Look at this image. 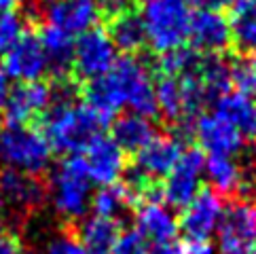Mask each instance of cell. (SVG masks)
<instances>
[{
    "mask_svg": "<svg viewBox=\"0 0 256 254\" xmlns=\"http://www.w3.org/2000/svg\"><path fill=\"white\" fill-rule=\"evenodd\" d=\"M104 125L106 121L98 116L87 104H78L74 100L53 102L44 112L42 136L53 150L78 155L96 136H100Z\"/></svg>",
    "mask_w": 256,
    "mask_h": 254,
    "instance_id": "cell-1",
    "label": "cell"
},
{
    "mask_svg": "<svg viewBox=\"0 0 256 254\" xmlns=\"http://www.w3.org/2000/svg\"><path fill=\"white\" fill-rule=\"evenodd\" d=\"M188 0H142L140 17L146 32V42L157 51L168 53L184 47L190 24Z\"/></svg>",
    "mask_w": 256,
    "mask_h": 254,
    "instance_id": "cell-2",
    "label": "cell"
},
{
    "mask_svg": "<svg viewBox=\"0 0 256 254\" xmlns=\"http://www.w3.org/2000/svg\"><path fill=\"white\" fill-rule=\"evenodd\" d=\"M91 178L83 155H68L49 178L51 206L64 220H83L91 208Z\"/></svg>",
    "mask_w": 256,
    "mask_h": 254,
    "instance_id": "cell-3",
    "label": "cell"
},
{
    "mask_svg": "<svg viewBox=\"0 0 256 254\" xmlns=\"http://www.w3.org/2000/svg\"><path fill=\"white\" fill-rule=\"evenodd\" d=\"M53 148L40 130L30 125H4L0 130V161L8 170L36 176L51 163Z\"/></svg>",
    "mask_w": 256,
    "mask_h": 254,
    "instance_id": "cell-4",
    "label": "cell"
},
{
    "mask_svg": "<svg viewBox=\"0 0 256 254\" xmlns=\"http://www.w3.org/2000/svg\"><path fill=\"white\" fill-rule=\"evenodd\" d=\"M110 74L118 83V89H121V94L125 98V106H130L132 112L148 116V119L152 114H159L152 76L142 60L134 56L118 58L110 70Z\"/></svg>",
    "mask_w": 256,
    "mask_h": 254,
    "instance_id": "cell-5",
    "label": "cell"
},
{
    "mask_svg": "<svg viewBox=\"0 0 256 254\" xmlns=\"http://www.w3.org/2000/svg\"><path fill=\"white\" fill-rule=\"evenodd\" d=\"M206 172V155L199 148H184L176 168L166 176L159 188L161 202L170 208H186L201 190V180Z\"/></svg>",
    "mask_w": 256,
    "mask_h": 254,
    "instance_id": "cell-6",
    "label": "cell"
},
{
    "mask_svg": "<svg viewBox=\"0 0 256 254\" xmlns=\"http://www.w3.org/2000/svg\"><path fill=\"white\" fill-rule=\"evenodd\" d=\"M256 246V202L240 199L224 208L218 226L220 254H254Z\"/></svg>",
    "mask_w": 256,
    "mask_h": 254,
    "instance_id": "cell-7",
    "label": "cell"
},
{
    "mask_svg": "<svg viewBox=\"0 0 256 254\" xmlns=\"http://www.w3.org/2000/svg\"><path fill=\"white\" fill-rule=\"evenodd\" d=\"M118 60V51L104 28H91L74 40L72 68L83 80H96L108 74Z\"/></svg>",
    "mask_w": 256,
    "mask_h": 254,
    "instance_id": "cell-8",
    "label": "cell"
},
{
    "mask_svg": "<svg viewBox=\"0 0 256 254\" xmlns=\"http://www.w3.org/2000/svg\"><path fill=\"white\" fill-rule=\"evenodd\" d=\"M224 216L222 195L212 188H201L186 208H182V216L178 218L180 231L186 240L208 242L212 235L218 233V226Z\"/></svg>",
    "mask_w": 256,
    "mask_h": 254,
    "instance_id": "cell-9",
    "label": "cell"
},
{
    "mask_svg": "<svg viewBox=\"0 0 256 254\" xmlns=\"http://www.w3.org/2000/svg\"><path fill=\"white\" fill-rule=\"evenodd\" d=\"M2 70L17 83L42 80V76L49 72V62L38 34L24 32L22 38L2 56Z\"/></svg>",
    "mask_w": 256,
    "mask_h": 254,
    "instance_id": "cell-10",
    "label": "cell"
},
{
    "mask_svg": "<svg viewBox=\"0 0 256 254\" xmlns=\"http://www.w3.org/2000/svg\"><path fill=\"white\" fill-rule=\"evenodd\" d=\"M83 161L91 182L100 186L116 184L125 174V152L110 136H96L83 150Z\"/></svg>",
    "mask_w": 256,
    "mask_h": 254,
    "instance_id": "cell-11",
    "label": "cell"
},
{
    "mask_svg": "<svg viewBox=\"0 0 256 254\" xmlns=\"http://www.w3.org/2000/svg\"><path fill=\"white\" fill-rule=\"evenodd\" d=\"M188 42L201 56H218L231 44V26L222 11H204L190 15L188 24Z\"/></svg>",
    "mask_w": 256,
    "mask_h": 254,
    "instance_id": "cell-12",
    "label": "cell"
},
{
    "mask_svg": "<svg viewBox=\"0 0 256 254\" xmlns=\"http://www.w3.org/2000/svg\"><path fill=\"white\" fill-rule=\"evenodd\" d=\"M136 231L154 248H159L174 244L180 226L172 208H168L159 197H146L136 212Z\"/></svg>",
    "mask_w": 256,
    "mask_h": 254,
    "instance_id": "cell-13",
    "label": "cell"
},
{
    "mask_svg": "<svg viewBox=\"0 0 256 254\" xmlns=\"http://www.w3.org/2000/svg\"><path fill=\"white\" fill-rule=\"evenodd\" d=\"M195 138L208 155L235 157L246 146V138L216 112H201L195 119Z\"/></svg>",
    "mask_w": 256,
    "mask_h": 254,
    "instance_id": "cell-14",
    "label": "cell"
},
{
    "mask_svg": "<svg viewBox=\"0 0 256 254\" xmlns=\"http://www.w3.org/2000/svg\"><path fill=\"white\" fill-rule=\"evenodd\" d=\"M53 104V87L44 80L20 83L11 89L8 102L4 106V116L8 125H28L30 119L44 114Z\"/></svg>",
    "mask_w": 256,
    "mask_h": 254,
    "instance_id": "cell-15",
    "label": "cell"
},
{
    "mask_svg": "<svg viewBox=\"0 0 256 254\" xmlns=\"http://www.w3.org/2000/svg\"><path fill=\"white\" fill-rule=\"evenodd\" d=\"M182 152H184V146L176 136H157L136 157V176L142 182L166 178L176 168Z\"/></svg>",
    "mask_w": 256,
    "mask_h": 254,
    "instance_id": "cell-16",
    "label": "cell"
},
{
    "mask_svg": "<svg viewBox=\"0 0 256 254\" xmlns=\"http://www.w3.org/2000/svg\"><path fill=\"white\" fill-rule=\"evenodd\" d=\"M100 13L102 11L96 0H56L47 6V24L70 36H80L96 28Z\"/></svg>",
    "mask_w": 256,
    "mask_h": 254,
    "instance_id": "cell-17",
    "label": "cell"
},
{
    "mask_svg": "<svg viewBox=\"0 0 256 254\" xmlns=\"http://www.w3.org/2000/svg\"><path fill=\"white\" fill-rule=\"evenodd\" d=\"M44 199L42 184L30 174L17 170L0 172V206H8L13 210H34Z\"/></svg>",
    "mask_w": 256,
    "mask_h": 254,
    "instance_id": "cell-18",
    "label": "cell"
},
{
    "mask_svg": "<svg viewBox=\"0 0 256 254\" xmlns=\"http://www.w3.org/2000/svg\"><path fill=\"white\" fill-rule=\"evenodd\" d=\"M214 112L231 123L246 140L256 138V100L240 92H226L214 102Z\"/></svg>",
    "mask_w": 256,
    "mask_h": 254,
    "instance_id": "cell-19",
    "label": "cell"
},
{
    "mask_svg": "<svg viewBox=\"0 0 256 254\" xmlns=\"http://www.w3.org/2000/svg\"><path fill=\"white\" fill-rule=\"evenodd\" d=\"M157 127L152 125L148 116L136 114V112H127L116 116L112 121V136L110 138L118 144V148L123 152H138L148 146V144L157 138Z\"/></svg>",
    "mask_w": 256,
    "mask_h": 254,
    "instance_id": "cell-20",
    "label": "cell"
},
{
    "mask_svg": "<svg viewBox=\"0 0 256 254\" xmlns=\"http://www.w3.org/2000/svg\"><path fill=\"white\" fill-rule=\"evenodd\" d=\"M85 104L94 110L98 116H102L106 123H110L118 110L125 108V98L118 89V83L114 76L108 74L100 76L96 80H89L85 87Z\"/></svg>",
    "mask_w": 256,
    "mask_h": 254,
    "instance_id": "cell-21",
    "label": "cell"
},
{
    "mask_svg": "<svg viewBox=\"0 0 256 254\" xmlns=\"http://www.w3.org/2000/svg\"><path fill=\"white\" fill-rule=\"evenodd\" d=\"M118 224L116 220L102 218V216H89L78 224L76 240L85 248L87 254H112V248L118 240Z\"/></svg>",
    "mask_w": 256,
    "mask_h": 254,
    "instance_id": "cell-22",
    "label": "cell"
},
{
    "mask_svg": "<svg viewBox=\"0 0 256 254\" xmlns=\"http://www.w3.org/2000/svg\"><path fill=\"white\" fill-rule=\"evenodd\" d=\"M108 36L114 42L116 51H123L127 56L140 51L146 44V32H144V24L138 11H121L112 15L110 26H108Z\"/></svg>",
    "mask_w": 256,
    "mask_h": 254,
    "instance_id": "cell-23",
    "label": "cell"
},
{
    "mask_svg": "<svg viewBox=\"0 0 256 254\" xmlns=\"http://www.w3.org/2000/svg\"><path fill=\"white\" fill-rule=\"evenodd\" d=\"M228 8L231 42L242 53H256V0H235Z\"/></svg>",
    "mask_w": 256,
    "mask_h": 254,
    "instance_id": "cell-24",
    "label": "cell"
},
{
    "mask_svg": "<svg viewBox=\"0 0 256 254\" xmlns=\"http://www.w3.org/2000/svg\"><path fill=\"white\" fill-rule=\"evenodd\" d=\"M42 42L44 56L49 62V70L56 74H66L68 68H72V56H74V36L64 32L56 26H44L42 32L38 34Z\"/></svg>",
    "mask_w": 256,
    "mask_h": 254,
    "instance_id": "cell-25",
    "label": "cell"
},
{
    "mask_svg": "<svg viewBox=\"0 0 256 254\" xmlns=\"http://www.w3.org/2000/svg\"><path fill=\"white\" fill-rule=\"evenodd\" d=\"M204 176L208 178L212 190H216L218 195L237 193L244 182L242 166L233 157H226V155H208Z\"/></svg>",
    "mask_w": 256,
    "mask_h": 254,
    "instance_id": "cell-26",
    "label": "cell"
},
{
    "mask_svg": "<svg viewBox=\"0 0 256 254\" xmlns=\"http://www.w3.org/2000/svg\"><path fill=\"white\" fill-rule=\"evenodd\" d=\"M132 199H134V193L127 184L116 182V184L100 186V190H96L94 197H91V210H94L96 216L116 220L127 210Z\"/></svg>",
    "mask_w": 256,
    "mask_h": 254,
    "instance_id": "cell-27",
    "label": "cell"
},
{
    "mask_svg": "<svg viewBox=\"0 0 256 254\" xmlns=\"http://www.w3.org/2000/svg\"><path fill=\"white\" fill-rule=\"evenodd\" d=\"M154 94H157V110L161 116L174 123L186 121L184 96L178 76H161L159 83H154Z\"/></svg>",
    "mask_w": 256,
    "mask_h": 254,
    "instance_id": "cell-28",
    "label": "cell"
},
{
    "mask_svg": "<svg viewBox=\"0 0 256 254\" xmlns=\"http://www.w3.org/2000/svg\"><path fill=\"white\" fill-rule=\"evenodd\" d=\"M199 76L204 80V87L210 100H216L231 92V72H228V62L220 56H204L199 64Z\"/></svg>",
    "mask_w": 256,
    "mask_h": 254,
    "instance_id": "cell-29",
    "label": "cell"
},
{
    "mask_svg": "<svg viewBox=\"0 0 256 254\" xmlns=\"http://www.w3.org/2000/svg\"><path fill=\"white\" fill-rule=\"evenodd\" d=\"M228 72L235 92L256 100V53H242L228 60Z\"/></svg>",
    "mask_w": 256,
    "mask_h": 254,
    "instance_id": "cell-30",
    "label": "cell"
},
{
    "mask_svg": "<svg viewBox=\"0 0 256 254\" xmlns=\"http://www.w3.org/2000/svg\"><path fill=\"white\" fill-rule=\"evenodd\" d=\"M201 53H197L195 49H174L163 53L159 60V70L163 76H184L188 72H195L201 64Z\"/></svg>",
    "mask_w": 256,
    "mask_h": 254,
    "instance_id": "cell-31",
    "label": "cell"
},
{
    "mask_svg": "<svg viewBox=\"0 0 256 254\" xmlns=\"http://www.w3.org/2000/svg\"><path fill=\"white\" fill-rule=\"evenodd\" d=\"M24 20L15 11H0V56L13 47L24 36Z\"/></svg>",
    "mask_w": 256,
    "mask_h": 254,
    "instance_id": "cell-32",
    "label": "cell"
},
{
    "mask_svg": "<svg viewBox=\"0 0 256 254\" xmlns=\"http://www.w3.org/2000/svg\"><path fill=\"white\" fill-rule=\"evenodd\" d=\"M112 254H150V250H148V242L136 229H130L118 235Z\"/></svg>",
    "mask_w": 256,
    "mask_h": 254,
    "instance_id": "cell-33",
    "label": "cell"
},
{
    "mask_svg": "<svg viewBox=\"0 0 256 254\" xmlns=\"http://www.w3.org/2000/svg\"><path fill=\"white\" fill-rule=\"evenodd\" d=\"M42 254H87V252L74 235L60 233L47 242V246L42 248Z\"/></svg>",
    "mask_w": 256,
    "mask_h": 254,
    "instance_id": "cell-34",
    "label": "cell"
},
{
    "mask_svg": "<svg viewBox=\"0 0 256 254\" xmlns=\"http://www.w3.org/2000/svg\"><path fill=\"white\" fill-rule=\"evenodd\" d=\"M180 254H214V248L210 242H197V240H186L180 246Z\"/></svg>",
    "mask_w": 256,
    "mask_h": 254,
    "instance_id": "cell-35",
    "label": "cell"
},
{
    "mask_svg": "<svg viewBox=\"0 0 256 254\" xmlns=\"http://www.w3.org/2000/svg\"><path fill=\"white\" fill-rule=\"evenodd\" d=\"M0 254H24L22 242L11 233H0Z\"/></svg>",
    "mask_w": 256,
    "mask_h": 254,
    "instance_id": "cell-36",
    "label": "cell"
},
{
    "mask_svg": "<svg viewBox=\"0 0 256 254\" xmlns=\"http://www.w3.org/2000/svg\"><path fill=\"white\" fill-rule=\"evenodd\" d=\"M98 6H100V11H106V13H110V15H116V13H121V11H127L132 4V0H96Z\"/></svg>",
    "mask_w": 256,
    "mask_h": 254,
    "instance_id": "cell-37",
    "label": "cell"
},
{
    "mask_svg": "<svg viewBox=\"0 0 256 254\" xmlns=\"http://www.w3.org/2000/svg\"><path fill=\"white\" fill-rule=\"evenodd\" d=\"M235 0H188V4H195L204 11H222V8L231 6Z\"/></svg>",
    "mask_w": 256,
    "mask_h": 254,
    "instance_id": "cell-38",
    "label": "cell"
},
{
    "mask_svg": "<svg viewBox=\"0 0 256 254\" xmlns=\"http://www.w3.org/2000/svg\"><path fill=\"white\" fill-rule=\"evenodd\" d=\"M11 78L6 76V72L0 66V112H4V106L8 102V96H11Z\"/></svg>",
    "mask_w": 256,
    "mask_h": 254,
    "instance_id": "cell-39",
    "label": "cell"
},
{
    "mask_svg": "<svg viewBox=\"0 0 256 254\" xmlns=\"http://www.w3.org/2000/svg\"><path fill=\"white\" fill-rule=\"evenodd\" d=\"M150 254H180V246H176V244H168V246L154 248V252H150Z\"/></svg>",
    "mask_w": 256,
    "mask_h": 254,
    "instance_id": "cell-40",
    "label": "cell"
},
{
    "mask_svg": "<svg viewBox=\"0 0 256 254\" xmlns=\"http://www.w3.org/2000/svg\"><path fill=\"white\" fill-rule=\"evenodd\" d=\"M22 0H0V11H13Z\"/></svg>",
    "mask_w": 256,
    "mask_h": 254,
    "instance_id": "cell-41",
    "label": "cell"
},
{
    "mask_svg": "<svg viewBox=\"0 0 256 254\" xmlns=\"http://www.w3.org/2000/svg\"><path fill=\"white\" fill-rule=\"evenodd\" d=\"M2 226H4V214H2V206H0V233H2Z\"/></svg>",
    "mask_w": 256,
    "mask_h": 254,
    "instance_id": "cell-42",
    "label": "cell"
},
{
    "mask_svg": "<svg viewBox=\"0 0 256 254\" xmlns=\"http://www.w3.org/2000/svg\"><path fill=\"white\" fill-rule=\"evenodd\" d=\"M38 2H40V4H47V6H49V4H53V2H56V0H38Z\"/></svg>",
    "mask_w": 256,
    "mask_h": 254,
    "instance_id": "cell-43",
    "label": "cell"
},
{
    "mask_svg": "<svg viewBox=\"0 0 256 254\" xmlns=\"http://www.w3.org/2000/svg\"><path fill=\"white\" fill-rule=\"evenodd\" d=\"M254 254H256V246H254Z\"/></svg>",
    "mask_w": 256,
    "mask_h": 254,
    "instance_id": "cell-44",
    "label": "cell"
}]
</instances>
